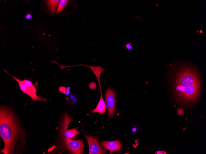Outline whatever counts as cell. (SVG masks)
Wrapping results in <instances>:
<instances>
[{"mask_svg":"<svg viewBox=\"0 0 206 154\" xmlns=\"http://www.w3.org/2000/svg\"><path fill=\"white\" fill-rule=\"evenodd\" d=\"M32 16L29 13L27 14L25 16L26 19L27 20L30 19L32 18Z\"/></svg>","mask_w":206,"mask_h":154,"instance_id":"obj_14","label":"cell"},{"mask_svg":"<svg viewBox=\"0 0 206 154\" xmlns=\"http://www.w3.org/2000/svg\"><path fill=\"white\" fill-rule=\"evenodd\" d=\"M70 1L68 0H61L60 1L56 12V14L61 12L65 8L66 5L68 4Z\"/></svg>","mask_w":206,"mask_h":154,"instance_id":"obj_10","label":"cell"},{"mask_svg":"<svg viewBox=\"0 0 206 154\" xmlns=\"http://www.w3.org/2000/svg\"><path fill=\"white\" fill-rule=\"evenodd\" d=\"M63 140L66 148L70 153L76 154L83 153L84 145L82 140H73L64 137Z\"/></svg>","mask_w":206,"mask_h":154,"instance_id":"obj_4","label":"cell"},{"mask_svg":"<svg viewBox=\"0 0 206 154\" xmlns=\"http://www.w3.org/2000/svg\"><path fill=\"white\" fill-rule=\"evenodd\" d=\"M3 70L12 77L19 84L21 90L24 93L29 96L34 101H45L46 99L44 97L38 96L37 94V90L32 82L29 80L24 79L20 80L13 76L5 70Z\"/></svg>","mask_w":206,"mask_h":154,"instance_id":"obj_3","label":"cell"},{"mask_svg":"<svg viewBox=\"0 0 206 154\" xmlns=\"http://www.w3.org/2000/svg\"><path fill=\"white\" fill-rule=\"evenodd\" d=\"M89 86L90 89H94L96 87V84L94 82H92L90 83Z\"/></svg>","mask_w":206,"mask_h":154,"instance_id":"obj_11","label":"cell"},{"mask_svg":"<svg viewBox=\"0 0 206 154\" xmlns=\"http://www.w3.org/2000/svg\"><path fill=\"white\" fill-rule=\"evenodd\" d=\"M177 114L179 115H182L184 113V110L182 109H179L177 110Z\"/></svg>","mask_w":206,"mask_h":154,"instance_id":"obj_13","label":"cell"},{"mask_svg":"<svg viewBox=\"0 0 206 154\" xmlns=\"http://www.w3.org/2000/svg\"><path fill=\"white\" fill-rule=\"evenodd\" d=\"M60 0H48L45 1L46 4L52 14H53L56 9Z\"/></svg>","mask_w":206,"mask_h":154,"instance_id":"obj_9","label":"cell"},{"mask_svg":"<svg viewBox=\"0 0 206 154\" xmlns=\"http://www.w3.org/2000/svg\"><path fill=\"white\" fill-rule=\"evenodd\" d=\"M61 132L64 137L70 139L73 138L77 135L79 134V132L76 128L67 129Z\"/></svg>","mask_w":206,"mask_h":154,"instance_id":"obj_8","label":"cell"},{"mask_svg":"<svg viewBox=\"0 0 206 154\" xmlns=\"http://www.w3.org/2000/svg\"><path fill=\"white\" fill-rule=\"evenodd\" d=\"M155 154H166V153L164 151H158Z\"/></svg>","mask_w":206,"mask_h":154,"instance_id":"obj_15","label":"cell"},{"mask_svg":"<svg viewBox=\"0 0 206 154\" xmlns=\"http://www.w3.org/2000/svg\"><path fill=\"white\" fill-rule=\"evenodd\" d=\"M105 102L108 111V116L111 118L113 116L116 108V97L113 90L109 88L107 90L105 96Z\"/></svg>","mask_w":206,"mask_h":154,"instance_id":"obj_5","label":"cell"},{"mask_svg":"<svg viewBox=\"0 0 206 154\" xmlns=\"http://www.w3.org/2000/svg\"><path fill=\"white\" fill-rule=\"evenodd\" d=\"M0 135L4 144L0 152L14 154L24 146L26 133L13 111L5 106L0 107Z\"/></svg>","mask_w":206,"mask_h":154,"instance_id":"obj_1","label":"cell"},{"mask_svg":"<svg viewBox=\"0 0 206 154\" xmlns=\"http://www.w3.org/2000/svg\"><path fill=\"white\" fill-rule=\"evenodd\" d=\"M175 93L182 102L194 103L198 99L201 85L199 75L189 69H184L178 72L174 79Z\"/></svg>","mask_w":206,"mask_h":154,"instance_id":"obj_2","label":"cell"},{"mask_svg":"<svg viewBox=\"0 0 206 154\" xmlns=\"http://www.w3.org/2000/svg\"><path fill=\"white\" fill-rule=\"evenodd\" d=\"M126 48L129 50H131L132 49V46L130 43H127L125 45Z\"/></svg>","mask_w":206,"mask_h":154,"instance_id":"obj_12","label":"cell"},{"mask_svg":"<svg viewBox=\"0 0 206 154\" xmlns=\"http://www.w3.org/2000/svg\"><path fill=\"white\" fill-rule=\"evenodd\" d=\"M136 131V128H134L132 129V131L134 132H135Z\"/></svg>","mask_w":206,"mask_h":154,"instance_id":"obj_16","label":"cell"},{"mask_svg":"<svg viewBox=\"0 0 206 154\" xmlns=\"http://www.w3.org/2000/svg\"><path fill=\"white\" fill-rule=\"evenodd\" d=\"M101 144L104 148L109 150L111 152L120 150L122 148V144L118 140L104 141H102Z\"/></svg>","mask_w":206,"mask_h":154,"instance_id":"obj_7","label":"cell"},{"mask_svg":"<svg viewBox=\"0 0 206 154\" xmlns=\"http://www.w3.org/2000/svg\"><path fill=\"white\" fill-rule=\"evenodd\" d=\"M89 146V154H105L106 152L101 146L98 139L93 137L85 135Z\"/></svg>","mask_w":206,"mask_h":154,"instance_id":"obj_6","label":"cell"}]
</instances>
